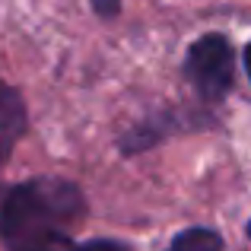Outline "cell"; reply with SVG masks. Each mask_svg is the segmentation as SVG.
<instances>
[{"instance_id": "3", "label": "cell", "mask_w": 251, "mask_h": 251, "mask_svg": "<svg viewBox=\"0 0 251 251\" xmlns=\"http://www.w3.org/2000/svg\"><path fill=\"white\" fill-rule=\"evenodd\" d=\"M25 134V105L13 86L0 83V162L10 156L13 143Z\"/></svg>"}, {"instance_id": "4", "label": "cell", "mask_w": 251, "mask_h": 251, "mask_svg": "<svg viewBox=\"0 0 251 251\" xmlns=\"http://www.w3.org/2000/svg\"><path fill=\"white\" fill-rule=\"evenodd\" d=\"M166 251H223V239L213 229H184L172 239Z\"/></svg>"}, {"instance_id": "1", "label": "cell", "mask_w": 251, "mask_h": 251, "mask_svg": "<svg viewBox=\"0 0 251 251\" xmlns=\"http://www.w3.org/2000/svg\"><path fill=\"white\" fill-rule=\"evenodd\" d=\"M83 213V194L64 178L19 181L0 191V239L10 251H64Z\"/></svg>"}, {"instance_id": "8", "label": "cell", "mask_w": 251, "mask_h": 251, "mask_svg": "<svg viewBox=\"0 0 251 251\" xmlns=\"http://www.w3.org/2000/svg\"><path fill=\"white\" fill-rule=\"evenodd\" d=\"M248 235H251V223H248Z\"/></svg>"}, {"instance_id": "7", "label": "cell", "mask_w": 251, "mask_h": 251, "mask_svg": "<svg viewBox=\"0 0 251 251\" xmlns=\"http://www.w3.org/2000/svg\"><path fill=\"white\" fill-rule=\"evenodd\" d=\"M245 70H248V76H251V45L245 48Z\"/></svg>"}, {"instance_id": "2", "label": "cell", "mask_w": 251, "mask_h": 251, "mask_svg": "<svg viewBox=\"0 0 251 251\" xmlns=\"http://www.w3.org/2000/svg\"><path fill=\"white\" fill-rule=\"evenodd\" d=\"M232 45L226 35L210 32V35L197 38L188 48L184 57V76L191 80V86L197 89V96L216 102L229 92L232 86Z\"/></svg>"}, {"instance_id": "5", "label": "cell", "mask_w": 251, "mask_h": 251, "mask_svg": "<svg viewBox=\"0 0 251 251\" xmlns=\"http://www.w3.org/2000/svg\"><path fill=\"white\" fill-rule=\"evenodd\" d=\"M64 251H130L124 242H115V239H92V242H80V245H70Z\"/></svg>"}, {"instance_id": "6", "label": "cell", "mask_w": 251, "mask_h": 251, "mask_svg": "<svg viewBox=\"0 0 251 251\" xmlns=\"http://www.w3.org/2000/svg\"><path fill=\"white\" fill-rule=\"evenodd\" d=\"M92 10L102 19H115L121 13V0H92Z\"/></svg>"}]
</instances>
